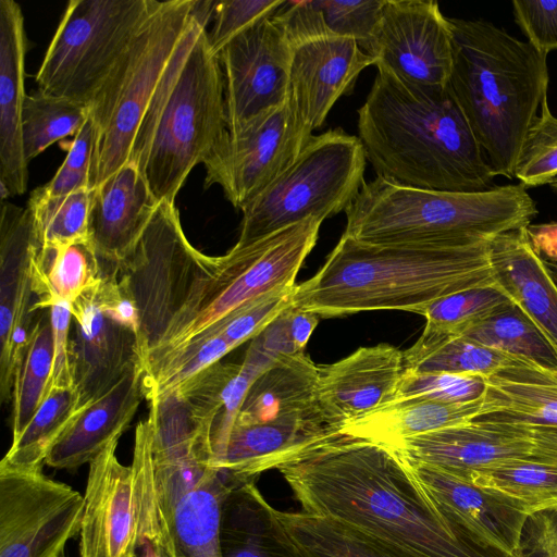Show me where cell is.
<instances>
[{
	"label": "cell",
	"mask_w": 557,
	"mask_h": 557,
	"mask_svg": "<svg viewBox=\"0 0 557 557\" xmlns=\"http://www.w3.org/2000/svg\"><path fill=\"white\" fill-rule=\"evenodd\" d=\"M369 54L377 70L420 86H446L453 34L434 0H384Z\"/></svg>",
	"instance_id": "e0dca14e"
},
{
	"label": "cell",
	"mask_w": 557,
	"mask_h": 557,
	"mask_svg": "<svg viewBox=\"0 0 557 557\" xmlns=\"http://www.w3.org/2000/svg\"><path fill=\"white\" fill-rule=\"evenodd\" d=\"M36 239L28 208L1 203L0 221V397L11 401L16 371L37 312L32 310L30 255Z\"/></svg>",
	"instance_id": "d6986e66"
},
{
	"label": "cell",
	"mask_w": 557,
	"mask_h": 557,
	"mask_svg": "<svg viewBox=\"0 0 557 557\" xmlns=\"http://www.w3.org/2000/svg\"><path fill=\"white\" fill-rule=\"evenodd\" d=\"M549 185L557 193V178H555Z\"/></svg>",
	"instance_id": "680465c9"
},
{
	"label": "cell",
	"mask_w": 557,
	"mask_h": 557,
	"mask_svg": "<svg viewBox=\"0 0 557 557\" xmlns=\"http://www.w3.org/2000/svg\"><path fill=\"white\" fill-rule=\"evenodd\" d=\"M144 368L129 370L109 392L86 405L49 451L45 465L74 470L90 463L132 422L144 392Z\"/></svg>",
	"instance_id": "4316f807"
},
{
	"label": "cell",
	"mask_w": 557,
	"mask_h": 557,
	"mask_svg": "<svg viewBox=\"0 0 557 557\" xmlns=\"http://www.w3.org/2000/svg\"><path fill=\"white\" fill-rule=\"evenodd\" d=\"M471 481L520 502L530 516L557 510V465L515 459L475 472Z\"/></svg>",
	"instance_id": "74e56055"
},
{
	"label": "cell",
	"mask_w": 557,
	"mask_h": 557,
	"mask_svg": "<svg viewBox=\"0 0 557 557\" xmlns=\"http://www.w3.org/2000/svg\"><path fill=\"white\" fill-rule=\"evenodd\" d=\"M240 483L201 454L153 466L163 544L171 557H222V506Z\"/></svg>",
	"instance_id": "4fadbf2b"
},
{
	"label": "cell",
	"mask_w": 557,
	"mask_h": 557,
	"mask_svg": "<svg viewBox=\"0 0 557 557\" xmlns=\"http://www.w3.org/2000/svg\"><path fill=\"white\" fill-rule=\"evenodd\" d=\"M484 242L461 247L369 244L342 235L293 306L319 317L400 310L418 314L450 294L494 282Z\"/></svg>",
	"instance_id": "3957f363"
},
{
	"label": "cell",
	"mask_w": 557,
	"mask_h": 557,
	"mask_svg": "<svg viewBox=\"0 0 557 557\" xmlns=\"http://www.w3.org/2000/svg\"><path fill=\"white\" fill-rule=\"evenodd\" d=\"M158 205L143 173L131 161L94 188L89 233L99 260L119 269Z\"/></svg>",
	"instance_id": "484cf974"
},
{
	"label": "cell",
	"mask_w": 557,
	"mask_h": 557,
	"mask_svg": "<svg viewBox=\"0 0 557 557\" xmlns=\"http://www.w3.org/2000/svg\"><path fill=\"white\" fill-rule=\"evenodd\" d=\"M296 285L273 290L235 315L219 333L233 349L257 337L293 306Z\"/></svg>",
	"instance_id": "c3c4849f"
},
{
	"label": "cell",
	"mask_w": 557,
	"mask_h": 557,
	"mask_svg": "<svg viewBox=\"0 0 557 557\" xmlns=\"http://www.w3.org/2000/svg\"><path fill=\"white\" fill-rule=\"evenodd\" d=\"M312 135L287 100L228 133L203 164L205 185H219L242 211L296 160Z\"/></svg>",
	"instance_id": "9a60e30c"
},
{
	"label": "cell",
	"mask_w": 557,
	"mask_h": 557,
	"mask_svg": "<svg viewBox=\"0 0 557 557\" xmlns=\"http://www.w3.org/2000/svg\"><path fill=\"white\" fill-rule=\"evenodd\" d=\"M94 189L47 196L38 188L28 200L34 236L40 247L91 242L89 233Z\"/></svg>",
	"instance_id": "f35d334b"
},
{
	"label": "cell",
	"mask_w": 557,
	"mask_h": 557,
	"mask_svg": "<svg viewBox=\"0 0 557 557\" xmlns=\"http://www.w3.org/2000/svg\"><path fill=\"white\" fill-rule=\"evenodd\" d=\"M84 496L44 474L0 462V557H60L81 532Z\"/></svg>",
	"instance_id": "5bb4252c"
},
{
	"label": "cell",
	"mask_w": 557,
	"mask_h": 557,
	"mask_svg": "<svg viewBox=\"0 0 557 557\" xmlns=\"http://www.w3.org/2000/svg\"><path fill=\"white\" fill-rule=\"evenodd\" d=\"M343 235L369 244L461 247L527 227L537 213L520 185L462 193L404 186L376 176L345 210Z\"/></svg>",
	"instance_id": "8992f818"
},
{
	"label": "cell",
	"mask_w": 557,
	"mask_h": 557,
	"mask_svg": "<svg viewBox=\"0 0 557 557\" xmlns=\"http://www.w3.org/2000/svg\"><path fill=\"white\" fill-rule=\"evenodd\" d=\"M512 302L496 283H492L445 296L426 307L421 315L425 318V327L461 335Z\"/></svg>",
	"instance_id": "60d3db41"
},
{
	"label": "cell",
	"mask_w": 557,
	"mask_h": 557,
	"mask_svg": "<svg viewBox=\"0 0 557 557\" xmlns=\"http://www.w3.org/2000/svg\"><path fill=\"white\" fill-rule=\"evenodd\" d=\"M301 511L327 518L416 557H506L479 546L430 503L398 454L337 434L275 468Z\"/></svg>",
	"instance_id": "6da1fadb"
},
{
	"label": "cell",
	"mask_w": 557,
	"mask_h": 557,
	"mask_svg": "<svg viewBox=\"0 0 557 557\" xmlns=\"http://www.w3.org/2000/svg\"><path fill=\"white\" fill-rule=\"evenodd\" d=\"M234 424L271 469L343 426L323 409L318 366L305 351L280 356L252 382Z\"/></svg>",
	"instance_id": "7c38bea8"
},
{
	"label": "cell",
	"mask_w": 557,
	"mask_h": 557,
	"mask_svg": "<svg viewBox=\"0 0 557 557\" xmlns=\"http://www.w3.org/2000/svg\"><path fill=\"white\" fill-rule=\"evenodd\" d=\"M474 421L557 429V372L517 358L488 377Z\"/></svg>",
	"instance_id": "f1b7e54d"
},
{
	"label": "cell",
	"mask_w": 557,
	"mask_h": 557,
	"mask_svg": "<svg viewBox=\"0 0 557 557\" xmlns=\"http://www.w3.org/2000/svg\"><path fill=\"white\" fill-rule=\"evenodd\" d=\"M89 116L83 103L38 89L26 95L22 115L23 151L27 163L55 141L76 135Z\"/></svg>",
	"instance_id": "ab89813d"
},
{
	"label": "cell",
	"mask_w": 557,
	"mask_h": 557,
	"mask_svg": "<svg viewBox=\"0 0 557 557\" xmlns=\"http://www.w3.org/2000/svg\"><path fill=\"white\" fill-rule=\"evenodd\" d=\"M515 177L525 189L550 184L557 178V117L550 112L547 95L541 103L540 115L524 136Z\"/></svg>",
	"instance_id": "7bdbcfd3"
},
{
	"label": "cell",
	"mask_w": 557,
	"mask_h": 557,
	"mask_svg": "<svg viewBox=\"0 0 557 557\" xmlns=\"http://www.w3.org/2000/svg\"><path fill=\"white\" fill-rule=\"evenodd\" d=\"M222 557H299L283 536L256 480L235 486L222 506Z\"/></svg>",
	"instance_id": "4dcf8cb0"
},
{
	"label": "cell",
	"mask_w": 557,
	"mask_h": 557,
	"mask_svg": "<svg viewBox=\"0 0 557 557\" xmlns=\"http://www.w3.org/2000/svg\"><path fill=\"white\" fill-rule=\"evenodd\" d=\"M494 282L533 321L557 352V285L530 245L525 227L488 244Z\"/></svg>",
	"instance_id": "83f0119b"
},
{
	"label": "cell",
	"mask_w": 557,
	"mask_h": 557,
	"mask_svg": "<svg viewBox=\"0 0 557 557\" xmlns=\"http://www.w3.org/2000/svg\"><path fill=\"white\" fill-rule=\"evenodd\" d=\"M525 233L530 245L543 260L557 263V222L529 224Z\"/></svg>",
	"instance_id": "db71d44e"
},
{
	"label": "cell",
	"mask_w": 557,
	"mask_h": 557,
	"mask_svg": "<svg viewBox=\"0 0 557 557\" xmlns=\"http://www.w3.org/2000/svg\"><path fill=\"white\" fill-rule=\"evenodd\" d=\"M84 407L75 387L51 391L22 433L12 438L1 463L22 469L42 468L53 445Z\"/></svg>",
	"instance_id": "e575fe53"
},
{
	"label": "cell",
	"mask_w": 557,
	"mask_h": 557,
	"mask_svg": "<svg viewBox=\"0 0 557 557\" xmlns=\"http://www.w3.org/2000/svg\"><path fill=\"white\" fill-rule=\"evenodd\" d=\"M525 531L522 557H557V510L530 516Z\"/></svg>",
	"instance_id": "816d5d0a"
},
{
	"label": "cell",
	"mask_w": 557,
	"mask_h": 557,
	"mask_svg": "<svg viewBox=\"0 0 557 557\" xmlns=\"http://www.w3.org/2000/svg\"><path fill=\"white\" fill-rule=\"evenodd\" d=\"M461 335L483 346L557 372V352L540 329L515 302Z\"/></svg>",
	"instance_id": "8d00e7d4"
},
{
	"label": "cell",
	"mask_w": 557,
	"mask_h": 557,
	"mask_svg": "<svg viewBox=\"0 0 557 557\" xmlns=\"http://www.w3.org/2000/svg\"><path fill=\"white\" fill-rule=\"evenodd\" d=\"M314 3L330 33L355 39L369 54L384 0H314Z\"/></svg>",
	"instance_id": "f6af8a7d"
},
{
	"label": "cell",
	"mask_w": 557,
	"mask_h": 557,
	"mask_svg": "<svg viewBox=\"0 0 557 557\" xmlns=\"http://www.w3.org/2000/svg\"><path fill=\"white\" fill-rule=\"evenodd\" d=\"M517 25L540 53L557 50V0L512 1Z\"/></svg>",
	"instance_id": "681fc988"
},
{
	"label": "cell",
	"mask_w": 557,
	"mask_h": 557,
	"mask_svg": "<svg viewBox=\"0 0 557 557\" xmlns=\"http://www.w3.org/2000/svg\"><path fill=\"white\" fill-rule=\"evenodd\" d=\"M228 136L224 83L207 29L193 16L160 79L135 136L128 161L158 202H175L191 170Z\"/></svg>",
	"instance_id": "5b68a950"
},
{
	"label": "cell",
	"mask_w": 557,
	"mask_h": 557,
	"mask_svg": "<svg viewBox=\"0 0 557 557\" xmlns=\"http://www.w3.org/2000/svg\"><path fill=\"white\" fill-rule=\"evenodd\" d=\"M392 449L407 461L471 480L475 472L529 458L532 441L523 426L471 420L406 438Z\"/></svg>",
	"instance_id": "603a6c76"
},
{
	"label": "cell",
	"mask_w": 557,
	"mask_h": 557,
	"mask_svg": "<svg viewBox=\"0 0 557 557\" xmlns=\"http://www.w3.org/2000/svg\"><path fill=\"white\" fill-rule=\"evenodd\" d=\"M400 459L424 496L461 534L506 557H522L530 515L520 502L440 468Z\"/></svg>",
	"instance_id": "ac0fdd59"
},
{
	"label": "cell",
	"mask_w": 557,
	"mask_h": 557,
	"mask_svg": "<svg viewBox=\"0 0 557 557\" xmlns=\"http://www.w3.org/2000/svg\"><path fill=\"white\" fill-rule=\"evenodd\" d=\"M60 557H64V556H60Z\"/></svg>",
	"instance_id": "91938a15"
},
{
	"label": "cell",
	"mask_w": 557,
	"mask_h": 557,
	"mask_svg": "<svg viewBox=\"0 0 557 557\" xmlns=\"http://www.w3.org/2000/svg\"><path fill=\"white\" fill-rule=\"evenodd\" d=\"M191 7L193 0L160 1L89 104L97 132L91 189L128 161L147 108L191 23Z\"/></svg>",
	"instance_id": "ba28073f"
},
{
	"label": "cell",
	"mask_w": 557,
	"mask_h": 557,
	"mask_svg": "<svg viewBox=\"0 0 557 557\" xmlns=\"http://www.w3.org/2000/svg\"><path fill=\"white\" fill-rule=\"evenodd\" d=\"M358 137L376 176L423 189L492 188L495 175L448 85L409 84L377 70L358 110Z\"/></svg>",
	"instance_id": "7a4b0ae2"
},
{
	"label": "cell",
	"mask_w": 557,
	"mask_h": 557,
	"mask_svg": "<svg viewBox=\"0 0 557 557\" xmlns=\"http://www.w3.org/2000/svg\"><path fill=\"white\" fill-rule=\"evenodd\" d=\"M366 161L358 136L339 127L312 135L296 160L242 210L236 245L345 211L364 182Z\"/></svg>",
	"instance_id": "9c48e42d"
},
{
	"label": "cell",
	"mask_w": 557,
	"mask_h": 557,
	"mask_svg": "<svg viewBox=\"0 0 557 557\" xmlns=\"http://www.w3.org/2000/svg\"><path fill=\"white\" fill-rule=\"evenodd\" d=\"M548 272L557 285V263L545 261Z\"/></svg>",
	"instance_id": "6f0895ef"
},
{
	"label": "cell",
	"mask_w": 557,
	"mask_h": 557,
	"mask_svg": "<svg viewBox=\"0 0 557 557\" xmlns=\"http://www.w3.org/2000/svg\"><path fill=\"white\" fill-rule=\"evenodd\" d=\"M405 371L404 351L398 348L360 347L334 363L318 366L319 400L343 425L392 403Z\"/></svg>",
	"instance_id": "cb8c5ba5"
},
{
	"label": "cell",
	"mask_w": 557,
	"mask_h": 557,
	"mask_svg": "<svg viewBox=\"0 0 557 557\" xmlns=\"http://www.w3.org/2000/svg\"><path fill=\"white\" fill-rule=\"evenodd\" d=\"M209 261L210 256L188 242L175 202H159L119 267L120 280L139 317L143 368L186 307Z\"/></svg>",
	"instance_id": "8fae6325"
},
{
	"label": "cell",
	"mask_w": 557,
	"mask_h": 557,
	"mask_svg": "<svg viewBox=\"0 0 557 557\" xmlns=\"http://www.w3.org/2000/svg\"><path fill=\"white\" fill-rule=\"evenodd\" d=\"M29 271L34 312L48 310L57 304L71 306L95 287L101 275L100 261L91 242L49 247L36 243Z\"/></svg>",
	"instance_id": "1f68e13d"
},
{
	"label": "cell",
	"mask_w": 557,
	"mask_h": 557,
	"mask_svg": "<svg viewBox=\"0 0 557 557\" xmlns=\"http://www.w3.org/2000/svg\"><path fill=\"white\" fill-rule=\"evenodd\" d=\"M484 399L468 404L396 400L344 422L341 433L395 448L406 438L471 421L482 412Z\"/></svg>",
	"instance_id": "f546056e"
},
{
	"label": "cell",
	"mask_w": 557,
	"mask_h": 557,
	"mask_svg": "<svg viewBox=\"0 0 557 557\" xmlns=\"http://www.w3.org/2000/svg\"><path fill=\"white\" fill-rule=\"evenodd\" d=\"M53 333V368L48 394L58 388L75 387L71 362V324L72 311L69 304H57L49 309ZM48 396V395H47ZM46 399V398H45Z\"/></svg>",
	"instance_id": "f907efd6"
},
{
	"label": "cell",
	"mask_w": 557,
	"mask_h": 557,
	"mask_svg": "<svg viewBox=\"0 0 557 557\" xmlns=\"http://www.w3.org/2000/svg\"><path fill=\"white\" fill-rule=\"evenodd\" d=\"M286 322L295 351H305L308 341L319 323V315L292 306L286 310Z\"/></svg>",
	"instance_id": "f5cc1de1"
},
{
	"label": "cell",
	"mask_w": 557,
	"mask_h": 557,
	"mask_svg": "<svg viewBox=\"0 0 557 557\" xmlns=\"http://www.w3.org/2000/svg\"><path fill=\"white\" fill-rule=\"evenodd\" d=\"M232 346L218 334L193 345L144 370L145 398L177 389L232 351Z\"/></svg>",
	"instance_id": "b9f144b4"
},
{
	"label": "cell",
	"mask_w": 557,
	"mask_h": 557,
	"mask_svg": "<svg viewBox=\"0 0 557 557\" xmlns=\"http://www.w3.org/2000/svg\"><path fill=\"white\" fill-rule=\"evenodd\" d=\"M290 53L284 29L271 15L238 34L216 54L230 134L288 100Z\"/></svg>",
	"instance_id": "2e32d148"
},
{
	"label": "cell",
	"mask_w": 557,
	"mask_h": 557,
	"mask_svg": "<svg viewBox=\"0 0 557 557\" xmlns=\"http://www.w3.org/2000/svg\"><path fill=\"white\" fill-rule=\"evenodd\" d=\"M288 100L312 132L323 125L335 102L349 94L359 74L375 59L358 42L332 33L289 41Z\"/></svg>",
	"instance_id": "44dd1931"
},
{
	"label": "cell",
	"mask_w": 557,
	"mask_h": 557,
	"mask_svg": "<svg viewBox=\"0 0 557 557\" xmlns=\"http://www.w3.org/2000/svg\"><path fill=\"white\" fill-rule=\"evenodd\" d=\"M448 86L495 176L515 177L524 136L548 90L547 57L494 24L449 17Z\"/></svg>",
	"instance_id": "277c9868"
},
{
	"label": "cell",
	"mask_w": 557,
	"mask_h": 557,
	"mask_svg": "<svg viewBox=\"0 0 557 557\" xmlns=\"http://www.w3.org/2000/svg\"><path fill=\"white\" fill-rule=\"evenodd\" d=\"M136 557H171L163 544V532L139 535Z\"/></svg>",
	"instance_id": "9f6ffc18"
},
{
	"label": "cell",
	"mask_w": 557,
	"mask_h": 557,
	"mask_svg": "<svg viewBox=\"0 0 557 557\" xmlns=\"http://www.w3.org/2000/svg\"><path fill=\"white\" fill-rule=\"evenodd\" d=\"M406 371L482 375L509 366L517 357L466 338L424 326L417 342L404 351Z\"/></svg>",
	"instance_id": "836d02e7"
},
{
	"label": "cell",
	"mask_w": 557,
	"mask_h": 557,
	"mask_svg": "<svg viewBox=\"0 0 557 557\" xmlns=\"http://www.w3.org/2000/svg\"><path fill=\"white\" fill-rule=\"evenodd\" d=\"M119 440L89 463L79 532L81 557H136L139 539L133 466L116 456Z\"/></svg>",
	"instance_id": "ffe728a7"
},
{
	"label": "cell",
	"mask_w": 557,
	"mask_h": 557,
	"mask_svg": "<svg viewBox=\"0 0 557 557\" xmlns=\"http://www.w3.org/2000/svg\"><path fill=\"white\" fill-rule=\"evenodd\" d=\"M96 139V127L89 115L74 136L67 154L54 176L38 189L47 196L54 197L90 188L89 177Z\"/></svg>",
	"instance_id": "7dc6e473"
},
{
	"label": "cell",
	"mask_w": 557,
	"mask_h": 557,
	"mask_svg": "<svg viewBox=\"0 0 557 557\" xmlns=\"http://www.w3.org/2000/svg\"><path fill=\"white\" fill-rule=\"evenodd\" d=\"M53 333L49 310L36 319L12 391V438L18 436L48 395L53 368Z\"/></svg>",
	"instance_id": "d590c367"
},
{
	"label": "cell",
	"mask_w": 557,
	"mask_h": 557,
	"mask_svg": "<svg viewBox=\"0 0 557 557\" xmlns=\"http://www.w3.org/2000/svg\"><path fill=\"white\" fill-rule=\"evenodd\" d=\"M159 3L71 0L37 72V89L89 107Z\"/></svg>",
	"instance_id": "30bf717a"
},
{
	"label": "cell",
	"mask_w": 557,
	"mask_h": 557,
	"mask_svg": "<svg viewBox=\"0 0 557 557\" xmlns=\"http://www.w3.org/2000/svg\"><path fill=\"white\" fill-rule=\"evenodd\" d=\"M324 220L311 216L225 255L210 257L188 304L144 370L218 335L240 311L262 296L294 286Z\"/></svg>",
	"instance_id": "52a82bcc"
},
{
	"label": "cell",
	"mask_w": 557,
	"mask_h": 557,
	"mask_svg": "<svg viewBox=\"0 0 557 557\" xmlns=\"http://www.w3.org/2000/svg\"><path fill=\"white\" fill-rule=\"evenodd\" d=\"M27 39L18 3L0 0V189L1 200L27 189L28 163L22 140L26 98Z\"/></svg>",
	"instance_id": "d4e9b609"
},
{
	"label": "cell",
	"mask_w": 557,
	"mask_h": 557,
	"mask_svg": "<svg viewBox=\"0 0 557 557\" xmlns=\"http://www.w3.org/2000/svg\"><path fill=\"white\" fill-rule=\"evenodd\" d=\"M94 288L71 305V362L82 407L100 398L141 364L137 334L98 307Z\"/></svg>",
	"instance_id": "7402d4cb"
},
{
	"label": "cell",
	"mask_w": 557,
	"mask_h": 557,
	"mask_svg": "<svg viewBox=\"0 0 557 557\" xmlns=\"http://www.w3.org/2000/svg\"><path fill=\"white\" fill-rule=\"evenodd\" d=\"M284 3L274 0L216 1L212 27L207 32L211 51L216 55L234 37L273 15Z\"/></svg>",
	"instance_id": "bcb514c9"
},
{
	"label": "cell",
	"mask_w": 557,
	"mask_h": 557,
	"mask_svg": "<svg viewBox=\"0 0 557 557\" xmlns=\"http://www.w3.org/2000/svg\"><path fill=\"white\" fill-rule=\"evenodd\" d=\"M486 389L487 381L482 375L405 371L393 401L425 399L446 404H468L482 399Z\"/></svg>",
	"instance_id": "ee69618b"
},
{
	"label": "cell",
	"mask_w": 557,
	"mask_h": 557,
	"mask_svg": "<svg viewBox=\"0 0 557 557\" xmlns=\"http://www.w3.org/2000/svg\"><path fill=\"white\" fill-rule=\"evenodd\" d=\"M532 441L531 458L557 465V429L525 428Z\"/></svg>",
	"instance_id": "11a10c76"
},
{
	"label": "cell",
	"mask_w": 557,
	"mask_h": 557,
	"mask_svg": "<svg viewBox=\"0 0 557 557\" xmlns=\"http://www.w3.org/2000/svg\"><path fill=\"white\" fill-rule=\"evenodd\" d=\"M275 521L299 557H416L341 522L274 509Z\"/></svg>",
	"instance_id": "d6a6232c"
}]
</instances>
